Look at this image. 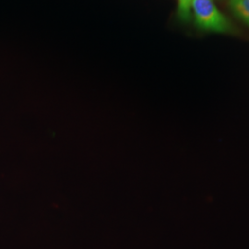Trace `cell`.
<instances>
[{
  "label": "cell",
  "instance_id": "1",
  "mask_svg": "<svg viewBox=\"0 0 249 249\" xmlns=\"http://www.w3.org/2000/svg\"><path fill=\"white\" fill-rule=\"evenodd\" d=\"M191 10L195 24L200 30L219 34H229L233 31L230 21L217 9L213 0H192Z\"/></svg>",
  "mask_w": 249,
  "mask_h": 249
},
{
  "label": "cell",
  "instance_id": "2",
  "mask_svg": "<svg viewBox=\"0 0 249 249\" xmlns=\"http://www.w3.org/2000/svg\"><path fill=\"white\" fill-rule=\"evenodd\" d=\"M233 13L249 25V0H229Z\"/></svg>",
  "mask_w": 249,
  "mask_h": 249
},
{
  "label": "cell",
  "instance_id": "3",
  "mask_svg": "<svg viewBox=\"0 0 249 249\" xmlns=\"http://www.w3.org/2000/svg\"><path fill=\"white\" fill-rule=\"evenodd\" d=\"M192 0H178V16L183 22H188L191 18Z\"/></svg>",
  "mask_w": 249,
  "mask_h": 249
}]
</instances>
